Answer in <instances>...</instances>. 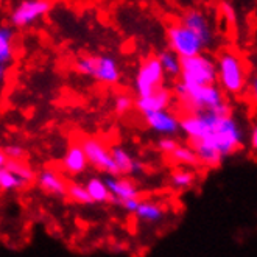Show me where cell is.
<instances>
[{
  "label": "cell",
  "instance_id": "6da1fadb",
  "mask_svg": "<svg viewBox=\"0 0 257 257\" xmlns=\"http://www.w3.org/2000/svg\"><path fill=\"white\" fill-rule=\"evenodd\" d=\"M179 133L189 139L198 162L206 167H218L245 144L243 126L231 112L184 114L179 118Z\"/></svg>",
  "mask_w": 257,
  "mask_h": 257
},
{
  "label": "cell",
  "instance_id": "cb8c5ba5",
  "mask_svg": "<svg viewBox=\"0 0 257 257\" xmlns=\"http://www.w3.org/2000/svg\"><path fill=\"white\" fill-rule=\"evenodd\" d=\"M28 187L21 178H18L10 170L4 169L0 170V193H11V192H21Z\"/></svg>",
  "mask_w": 257,
  "mask_h": 257
},
{
  "label": "cell",
  "instance_id": "1f68e13d",
  "mask_svg": "<svg viewBox=\"0 0 257 257\" xmlns=\"http://www.w3.org/2000/svg\"><path fill=\"white\" fill-rule=\"evenodd\" d=\"M7 162H8V159H7V156H5V153H4V150H0V170H4V169H5Z\"/></svg>",
  "mask_w": 257,
  "mask_h": 257
},
{
  "label": "cell",
  "instance_id": "ffe728a7",
  "mask_svg": "<svg viewBox=\"0 0 257 257\" xmlns=\"http://www.w3.org/2000/svg\"><path fill=\"white\" fill-rule=\"evenodd\" d=\"M195 183H196V176L187 167L176 169L169 176V186L175 192H186V190L192 189L195 186Z\"/></svg>",
  "mask_w": 257,
  "mask_h": 257
},
{
  "label": "cell",
  "instance_id": "44dd1931",
  "mask_svg": "<svg viewBox=\"0 0 257 257\" xmlns=\"http://www.w3.org/2000/svg\"><path fill=\"white\" fill-rule=\"evenodd\" d=\"M173 164H178V165H183V167H196L200 162H198V158H196L195 151L192 150L190 145H178L170 156H167Z\"/></svg>",
  "mask_w": 257,
  "mask_h": 257
},
{
  "label": "cell",
  "instance_id": "e0dca14e",
  "mask_svg": "<svg viewBox=\"0 0 257 257\" xmlns=\"http://www.w3.org/2000/svg\"><path fill=\"white\" fill-rule=\"evenodd\" d=\"M136 220L139 223H145V224H155L164 220L165 217V207L153 200H141L138 209L134 210Z\"/></svg>",
  "mask_w": 257,
  "mask_h": 257
},
{
  "label": "cell",
  "instance_id": "52a82bcc",
  "mask_svg": "<svg viewBox=\"0 0 257 257\" xmlns=\"http://www.w3.org/2000/svg\"><path fill=\"white\" fill-rule=\"evenodd\" d=\"M165 75L156 56L144 59L134 77V92L138 97H145L155 92L159 87H164Z\"/></svg>",
  "mask_w": 257,
  "mask_h": 257
},
{
  "label": "cell",
  "instance_id": "d4e9b609",
  "mask_svg": "<svg viewBox=\"0 0 257 257\" xmlns=\"http://www.w3.org/2000/svg\"><path fill=\"white\" fill-rule=\"evenodd\" d=\"M66 196L77 203V204H81V206H87V204H92L90 201L89 195L84 189V184H80V183H67V192H66Z\"/></svg>",
  "mask_w": 257,
  "mask_h": 257
},
{
  "label": "cell",
  "instance_id": "5b68a950",
  "mask_svg": "<svg viewBox=\"0 0 257 257\" xmlns=\"http://www.w3.org/2000/svg\"><path fill=\"white\" fill-rule=\"evenodd\" d=\"M179 83L184 86L217 84L215 59L206 53L181 59Z\"/></svg>",
  "mask_w": 257,
  "mask_h": 257
},
{
  "label": "cell",
  "instance_id": "484cf974",
  "mask_svg": "<svg viewBox=\"0 0 257 257\" xmlns=\"http://www.w3.org/2000/svg\"><path fill=\"white\" fill-rule=\"evenodd\" d=\"M134 108V98L128 94H118L114 98V111L118 115H125Z\"/></svg>",
  "mask_w": 257,
  "mask_h": 257
},
{
  "label": "cell",
  "instance_id": "3957f363",
  "mask_svg": "<svg viewBox=\"0 0 257 257\" xmlns=\"http://www.w3.org/2000/svg\"><path fill=\"white\" fill-rule=\"evenodd\" d=\"M217 83L224 94L240 95L248 84V72L243 59L237 52L224 50L215 61Z\"/></svg>",
  "mask_w": 257,
  "mask_h": 257
},
{
  "label": "cell",
  "instance_id": "9a60e30c",
  "mask_svg": "<svg viewBox=\"0 0 257 257\" xmlns=\"http://www.w3.org/2000/svg\"><path fill=\"white\" fill-rule=\"evenodd\" d=\"M172 100H173V94L170 90L167 87H159L158 90L145 97H138V100H134V108H138V111L142 115H145L148 112L169 109Z\"/></svg>",
  "mask_w": 257,
  "mask_h": 257
},
{
  "label": "cell",
  "instance_id": "8fae6325",
  "mask_svg": "<svg viewBox=\"0 0 257 257\" xmlns=\"http://www.w3.org/2000/svg\"><path fill=\"white\" fill-rule=\"evenodd\" d=\"M104 184H106L111 203L115 206H122L126 201L131 200H141V189L134 181L128 176H118V175H106L103 178Z\"/></svg>",
  "mask_w": 257,
  "mask_h": 257
},
{
  "label": "cell",
  "instance_id": "5bb4252c",
  "mask_svg": "<svg viewBox=\"0 0 257 257\" xmlns=\"http://www.w3.org/2000/svg\"><path fill=\"white\" fill-rule=\"evenodd\" d=\"M111 150V158H112V162H114V167H115V172L118 176H138V175H142L145 167L144 164L136 159L131 151L126 150L125 147L122 145H114Z\"/></svg>",
  "mask_w": 257,
  "mask_h": 257
},
{
  "label": "cell",
  "instance_id": "9c48e42d",
  "mask_svg": "<svg viewBox=\"0 0 257 257\" xmlns=\"http://www.w3.org/2000/svg\"><path fill=\"white\" fill-rule=\"evenodd\" d=\"M81 148L86 155L87 164L95 170L104 175H117L114 162L111 158V150L106 147L101 139L98 138H84L81 142Z\"/></svg>",
  "mask_w": 257,
  "mask_h": 257
},
{
  "label": "cell",
  "instance_id": "ba28073f",
  "mask_svg": "<svg viewBox=\"0 0 257 257\" xmlns=\"http://www.w3.org/2000/svg\"><path fill=\"white\" fill-rule=\"evenodd\" d=\"M52 10V0H22L11 11L10 22L14 28H27L39 22Z\"/></svg>",
  "mask_w": 257,
  "mask_h": 257
},
{
  "label": "cell",
  "instance_id": "7a4b0ae2",
  "mask_svg": "<svg viewBox=\"0 0 257 257\" xmlns=\"http://www.w3.org/2000/svg\"><path fill=\"white\" fill-rule=\"evenodd\" d=\"M175 95L179 106L186 114L190 112H218L229 114L231 108L226 101L224 92L218 84L207 86H184L178 83L175 86Z\"/></svg>",
  "mask_w": 257,
  "mask_h": 257
},
{
  "label": "cell",
  "instance_id": "7c38bea8",
  "mask_svg": "<svg viewBox=\"0 0 257 257\" xmlns=\"http://www.w3.org/2000/svg\"><path fill=\"white\" fill-rule=\"evenodd\" d=\"M142 117L147 128L159 134L161 138H175L179 133V117L170 109L148 112Z\"/></svg>",
  "mask_w": 257,
  "mask_h": 257
},
{
  "label": "cell",
  "instance_id": "d6986e66",
  "mask_svg": "<svg viewBox=\"0 0 257 257\" xmlns=\"http://www.w3.org/2000/svg\"><path fill=\"white\" fill-rule=\"evenodd\" d=\"M14 33L13 27L0 25V66H8L14 58Z\"/></svg>",
  "mask_w": 257,
  "mask_h": 257
},
{
  "label": "cell",
  "instance_id": "83f0119b",
  "mask_svg": "<svg viewBox=\"0 0 257 257\" xmlns=\"http://www.w3.org/2000/svg\"><path fill=\"white\" fill-rule=\"evenodd\" d=\"M178 145H179V142L175 138H161L158 141V144H156L158 150L161 151L162 155H165V156H170V153Z\"/></svg>",
  "mask_w": 257,
  "mask_h": 257
},
{
  "label": "cell",
  "instance_id": "30bf717a",
  "mask_svg": "<svg viewBox=\"0 0 257 257\" xmlns=\"http://www.w3.org/2000/svg\"><path fill=\"white\" fill-rule=\"evenodd\" d=\"M181 24L189 28L193 35L200 38V41L206 45V49L215 39V27L207 16V13L201 8H190L183 16H181Z\"/></svg>",
  "mask_w": 257,
  "mask_h": 257
},
{
  "label": "cell",
  "instance_id": "4fadbf2b",
  "mask_svg": "<svg viewBox=\"0 0 257 257\" xmlns=\"http://www.w3.org/2000/svg\"><path fill=\"white\" fill-rule=\"evenodd\" d=\"M35 183L38 187L52 198H64L67 192V181L55 169H42L36 173Z\"/></svg>",
  "mask_w": 257,
  "mask_h": 257
},
{
  "label": "cell",
  "instance_id": "2e32d148",
  "mask_svg": "<svg viewBox=\"0 0 257 257\" xmlns=\"http://www.w3.org/2000/svg\"><path fill=\"white\" fill-rule=\"evenodd\" d=\"M63 170L70 176H80L87 170V159L80 142H72L63 158Z\"/></svg>",
  "mask_w": 257,
  "mask_h": 257
},
{
  "label": "cell",
  "instance_id": "277c9868",
  "mask_svg": "<svg viewBox=\"0 0 257 257\" xmlns=\"http://www.w3.org/2000/svg\"><path fill=\"white\" fill-rule=\"evenodd\" d=\"M75 69L84 77H90L106 86L117 84L122 77L117 59L109 55H84L75 61Z\"/></svg>",
  "mask_w": 257,
  "mask_h": 257
},
{
  "label": "cell",
  "instance_id": "f1b7e54d",
  "mask_svg": "<svg viewBox=\"0 0 257 257\" xmlns=\"http://www.w3.org/2000/svg\"><path fill=\"white\" fill-rule=\"evenodd\" d=\"M220 10H221V16H223L224 22H228V24H235L237 22V13H235L234 7L231 4L223 2Z\"/></svg>",
  "mask_w": 257,
  "mask_h": 257
},
{
  "label": "cell",
  "instance_id": "4316f807",
  "mask_svg": "<svg viewBox=\"0 0 257 257\" xmlns=\"http://www.w3.org/2000/svg\"><path fill=\"white\" fill-rule=\"evenodd\" d=\"M4 153L8 161H25L27 150L21 145H8L4 148Z\"/></svg>",
  "mask_w": 257,
  "mask_h": 257
},
{
  "label": "cell",
  "instance_id": "f546056e",
  "mask_svg": "<svg viewBox=\"0 0 257 257\" xmlns=\"http://www.w3.org/2000/svg\"><path fill=\"white\" fill-rule=\"evenodd\" d=\"M248 144H249V148L252 150V153H255V150H257V126L255 125L251 126V131L248 134Z\"/></svg>",
  "mask_w": 257,
  "mask_h": 257
},
{
  "label": "cell",
  "instance_id": "ac0fdd59",
  "mask_svg": "<svg viewBox=\"0 0 257 257\" xmlns=\"http://www.w3.org/2000/svg\"><path fill=\"white\" fill-rule=\"evenodd\" d=\"M84 189L89 195L92 204H108L111 203V195L109 190L104 184V181L101 176H90L86 179Z\"/></svg>",
  "mask_w": 257,
  "mask_h": 257
},
{
  "label": "cell",
  "instance_id": "7402d4cb",
  "mask_svg": "<svg viewBox=\"0 0 257 257\" xmlns=\"http://www.w3.org/2000/svg\"><path fill=\"white\" fill-rule=\"evenodd\" d=\"M158 61L161 64V69L165 77H179V67H181V59L172 52V50H162L158 56Z\"/></svg>",
  "mask_w": 257,
  "mask_h": 257
},
{
  "label": "cell",
  "instance_id": "603a6c76",
  "mask_svg": "<svg viewBox=\"0 0 257 257\" xmlns=\"http://www.w3.org/2000/svg\"><path fill=\"white\" fill-rule=\"evenodd\" d=\"M5 169L10 170L11 173H14L18 178H21L27 186H30L32 183H35L36 178V172L33 170V167L25 161H8Z\"/></svg>",
  "mask_w": 257,
  "mask_h": 257
},
{
  "label": "cell",
  "instance_id": "4dcf8cb0",
  "mask_svg": "<svg viewBox=\"0 0 257 257\" xmlns=\"http://www.w3.org/2000/svg\"><path fill=\"white\" fill-rule=\"evenodd\" d=\"M7 80V66H0V87L5 84Z\"/></svg>",
  "mask_w": 257,
  "mask_h": 257
},
{
  "label": "cell",
  "instance_id": "8992f818",
  "mask_svg": "<svg viewBox=\"0 0 257 257\" xmlns=\"http://www.w3.org/2000/svg\"><path fill=\"white\" fill-rule=\"evenodd\" d=\"M167 44H169V50H172L179 59L204 53L206 50V45L200 41V38L193 35L181 22L172 24L169 27Z\"/></svg>",
  "mask_w": 257,
  "mask_h": 257
}]
</instances>
